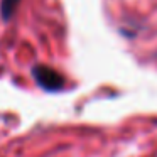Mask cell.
<instances>
[{
	"label": "cell",
	"instance_id": "cell-1",
	"mask_svg": "<svg viewBox=\"0 0 157 157\" xmlns=\"http://www.w3.org/2000/svg\"><path fill=\"white\" fill-rule=\"evenodd\" d=\"M34 76L39 85L44 86L46 90H59L63 86V83H64L63 76H59L56 71H52L51 68H46V66L34 68Z\"/></svg>",
	"mask_w": 157,
	"mask_h": 157
},
{
	"label": "cell",
	"instance_id": "cell-2",
	"mask_svg": "<svg viewBox=\"0 0 157 157\" xmlns=\"http://www.w3.org/2000/svg\"><path fill=\"white\" fill-rule=\"evenodd\" d=\"M19 2L21 0H2L0 2V15L4 17V21H10V17L15 14Z\"/></svg>",
	"mask_w": 157,
	"mask_h": 157
}]
</instances>
